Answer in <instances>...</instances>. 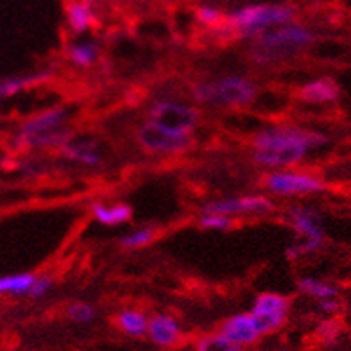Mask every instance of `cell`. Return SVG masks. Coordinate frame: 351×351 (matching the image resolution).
I'll use <instances>...</instances> for the list:
<instances>
[{
  "label": "cell",
  "mask_w": 351,
  "mask_h": 351,
  "mask_svg": "<svg viewBox=\"0 0 351 351\" xmlns=\"http://www.w3.org/2000/svg\"><path fill=\"white\" fill-rule=\"evenodd\" d=\"M52 285H54V280L49 276H36L34 278L33 285H31V291H29V296L31 298H43L51 292Z\"/></svg>",
  "instance_id": "28"
},
{
  "label": "cell",
  "mask_w": 351,
  "mask_h": 351,
  "mask_svg": "<svg viewBox=\"0 0 351 351\" xmlns=\"http://www.w3.org/2000/svg\"><path fill=\"white\" fill-rule=\"evenodd\" d=\"M263 189L274 195L282 197H296V195H312L324 190V181L315 174L296 169H280L271 171L263 178Z\"/></svg>",
  "instance_id": "8"
},
{
  "label": "cell",
  "mask_w": 351,
  "mask_h": 351,
  "mask_svg": "<svg viewBox=\"0 0 351 351\" xmlns=\"http://www.w3.org/2000/svg\"><path fill=\"white\" fill-rule=\"evenodd\" d=\"M69 317L74 321V323H90L95 315V310L92 305H88L84 301H75L66 310Z\"/></svg>",
  "instance_id": "27"
},
{
  "label": "cell",
  "mask_w": 351,
  "mask_h": 351,
  "mask_svg": "<svg viewBox=\"0 0 351 351\" xmlns=\"http://www.w3.org/2000/svg\"><path fill=\"white\" fill-rule=\"evenodd\" d=\"M199 226L212 231H228L235 226V221H233V217H228L222 213L203 212L199 217Z\"/></svg>",
  "instance_id": "25"
},
{
  "label": "cell",
  "mask_w": 351,
  "mask_h": 351,
  "mask_svg": "<svg viewBox=\"0 0 351 351\" xmlns=\"http://www.w3.org/2000/svg\"><path fill=\"white\" fill-rule=\"evenodd\" d=\"M197 22L206 27H217L224 22V14L215 5H201L197 10Z\"/></svg>",
  "instance_id": "26"
},
{
  "label": "cell",
  "mask_w": 351,
  "mask_h": 351,
  "mask_svg": "<svg viewBox=\"0 0 351 351\" xmlns=\"http://www.w3.org/2000/svg\"><path fill=\"white\" fill-rule=\"evenodd\" d=\"M95 19L97 14L90 0H72L66 8V22L75 34L90 31V27L95 23Z\"/></svg>",
  "instance_id": "17"
},
{
  "label": "cell",
  "mask_w": 351,
  "mask_h": 351,
  "mask_svg": "<svg viewBox=\"0 0 351 351\" xmlns=\"http://www.w3.org/2000/svg\"><path fill=\"white\" fill-rule=\"evenodd\" d=\"M154 237H156V231L153 228L143 226L122 235L119 239V242H121V245L125 247V250H140V247H145V245L151 244L154 241Z\"/></svg>",
  "instance_id": "23"
},
{
  "label": "cell",
  "mask_w": 351,
  "mask_h": 351,
  "mask_svg": "<svg viewBox=\"0 0 351 351\" xmlns=\"http://www.w3.org/2000/svg\"><path fill=\"white\" fill-rule=\"evenodd\" d=\"M319 310L323 312V314L333 315L337 314L339 310H341V303L337 301V298H328V300H319Z\"/></svg>",
  "instance_id": "30"
},
{
  "label": "cell",
  "mask_w": 351,
  "mask_h": 351,
  "mask_svg": "<svg viewBox=\"0 0 351 351\" xmlns=\"http://www.w3.org/2000/svg\"><path fill=\"white\" fill-rule=\"evenodd\" d=\"M61 153L63 156L69 158L70 162L77 163L83 167H99L102 163V149L99 142L93 138H72L70 136L63 145H61Z\"/></svg>",
  "instance_id": "13"
},
{
  "label": "cell",
  "mask_w": 351,
  "mask_h": 351,
  "mask_svg": "<svg viewBox=\"0 0 351 351\" xmlns=\"http://www.w3.org/2000/svg\"><path fill=\"white\" fill-rule=\"evenodd\" d=\"M133 210L125 203H95L92 206V217L102 226H121L131 221Z\"/></svg>",
  "instance_id": "18"
},
{
  "label": "cell",
  "mask_w": 351,
  "mask_h": 351,
  "mask_svg": "<svg viewBox=\"0 0 351 351\" xmlns=\"http://www.w3.org/2000/svg\"><path fill=\"white\" fill-rule=\"evenodd\" d=\"M300 99L308 104H330L339 99V86L330 77L312 79L301 86Z\"/></svg>",
  "instance_id": "15"
},
{
  "label": "cell",
  "mask_w": 351,
  "mask_h": 351,
  "mask_svg": "<svg viewBox=\"0 0 351 351\" xmlns=\"http://www.w3.org/2000/svg\"><path fill=\"white\" fill-rule=\"evenodd\" d=\"M296 14L292 4H247L228 16L226 27L244 38H254L267 29L294 22Z\"/></svg>",
  "instance_id": "5"
},
{
  "label": "cell",
  "mask_w": 351,
  "mask_h": 351,
  "mask_svg": "<svg viewBox=\"0 0 351 351\" xmlns=\"http://www.w3.org/2000/svg\"><path fill=\"white\" fill-rule=\"evenodd\" d=\"M51 70H38V72H29V74L13 75V77L0 79V101L10 99L16 93L23 92L31 86L45 83L47 79L51 77Z\"/></svg>",
  "instance_id": "16"
},
{
  "label": "cell",
  "mask_w": 351,
  "mask_h": 351,
  "mask_svg": "<svg viewBox=\"0 0 351 351\" xmlns=\"http://www.w3.org/2000/svg\"><path fill=\"white\" fill-rule=\"evenodd\" d=\"M147 121L162 130L178 134H190L199 122V111L190 104L174 99H158L147 111Z\"/></svg>",
  "instance_id": "7"
},
{
  "label": "cell",
  "mask_w": 351,
  "mask_h": 351,
  "mask_svg": "<svg viewBox=\"0 0 351 351\" xmlns=\"http://www.w3.org/2000/svg\"><path fill=\"white\" fill-rule=\"evenodd\" d=\"M339 330H341V326L335 319H326L317 326V335L324 342H332L339 335Z\"/></svg>",
  "instance_id": "29"
},
{
  "label": "cell",
  "mask_w": 351,
  "mask_h": 351,
  "mask_svg": "<svg viewBox=\"0 0 351 351\" xmlns=\"http://www.w3.org/2000/svg\"><path fill=\"white\" fill-rule=\"evenodd\" d=\"M314 31L296 20L267 29L253 38L250 58L258 65H273L296 56L314 43Z\"/></svg>",
  "instance_id": "2"
},
{
  "label": "cell",
  "mask_w": 351,
  "mask_h": 351,
  "mask_svg": "<svg viewBox=\"0 0 351 351\" xmlns=\"http://www.w3.org/2000/svg\"><path fill=\"white\" fill-rule=\"evenodd\" d=\"M70 110L54 106L43 110L20 125L16 145L27 149L61 147L70 138Z\"/></svg>",
  "instance_id": "3"
},
{
  "label": "cell",
  "mask_w": 351,
  "mask_h": 351,
  "mask_svg": "<svg viewBox=\"0 0 351 351\" xmlns=\"http://www.w3.org/2000/svg\"><path fill=\"white\" fill-rule=\"evenodd\" d=\"M298 289H300L303 294L314 298V300H328V298H337L339 291L337 287L332 285L328 282H323V280H317V278L305 276L301 278L298 282Z\"/></svg>",
  "instance_id": "21"
},
{
  "label": "cell",
  "mask_w": 351,
  "mask_h": 351,
  "mask_svg": "<svg viewBox=\"0 0 351 351\" xmlns=\"http://www.w3.org/2000/svg\"><path fill=\"white\" fill-rule=\"evenodd\" d=\"M66 56H69L70 63H74L75 66L88 69L99 61L101 47L93 40H79V42L70 43L69 49H66Z\"/></svg>",
  "instance_id": "19"
},
{
  "label": "cell",
  "mask_w": 351,
  "mask_h": 351,
  "mask_svg": "<svg viewBox=\"0 0 351 351\" xmlns=\"http://www.w3.org/2000/svg\"><path fill=\"white\" fill-rule=\"evenodd\" d=\"M136 140L145 151L154 154L183 153L190 147V134H178L162 130L153 122H145L136 131Z\"/></svg>",
  "instance_id": "9"
},
{
  "label": "cell",
  "mask_w": 351,
  "mask_h": 351,
  "mask_svg": "<svg viewBox=\"0 0 351 351\" xmlns=\"http://www.w3.org/2000/svg\"><path fill=\"white\" fill-rule=\"evenodd\" d=\"M147 335L158 346L171 348L180 342L181 328L174 317L165 314H158L149 319Z\"/></svg>",
  "instance_id": "14"
},
{
  "label": "cell",
  "mask_w": 351,
  "mask_h": 351,
  "mask_svg": "<svg viewBox=\"0 0 351 351\" xmlns=\"http://www.w3.org/2000/svg\"><path fill=\"white\" fill-rule=\"evenodd\" d=\"M273 351H287V350H283V348H276V350H273Z\"/></svg>",
  "instance_id": "31"
},
{
  "label": "cell",
  "mask_w": 351,
  "mask_h": 351,
  "mask_svg": "<svg viewBox=\"0 0 351 351\" xmlns=\"http://www.w3.org/2000/svg\"><path fill=\"white\" fill-rule=\"evenodd\" d=\"M33 273H11L0 276V296H29L34 282Z\"/></svg>",
  "instance_id": "20"
},
{
  "label": "cell",
  "mask_w": 351,
  "mask_h": 351,
  "mask_svg": "<svg viewBox=\"0 0 351 351\" xmlns=\"http://www.w3.org/2000/svg\"><path fill=\"white\" fill-rule=\"evenodd\" d=\"M117 323H119L122 332H125L131 337H142L147 333L149 319L138 310H124L117 317Z\"/></svg>",
  "instance_id": "22"
},
{
  "label": "cell",
  "mask_w": 351,
  "mask_h": 351,
  "mask_svg": "<svg viewBox=\"0 0 351 351\" xmlns=\"http://www.w3.org/2000/svg\"><path fill=\"white\" fill-rule=\"evenodd\" d=\"M289 222L298 233V241L287 245V258L298 260L323 247L324 228L321 222V215L314 208L292 206L289 210Z\"/></svg>",
  "instance_id": "6"
},
{
  "label": "cell",
  "mask_w": 351,
  "mask_h": 351,
  "mask_svg": "<svg viewBox=\"0 0 351 351\" xmlns=\"http://www.w3.org/2000/svg\"><path fill=\"white\" fill-rule=\"evenodd\" d=\"M326 143L328 138L319 131L298 125H273L254 136L253 162L271 171L291 169L306 158L310 151L323 149Z\"/></svg>",
  "instance_id": "1"
},
{
  "label": "cell",
  "mask_w": 351,
  "mask_h": 351,
  "mask_svg": "<svg viewBox=\"0 0 351 351\" xmlns=\"http://www.w3.org/2000/svg\"><path fill=\"white\" fill-rule=\"evenodd\" d=\"M192 95L197 102L210 106L242 108L250 106L258 95L253 79L241 74H226L215 79H203L194 84Z\"/></svg>",
  "instance_id": "4"
},
{
  "label": "cell",
  "mask_w": 351,
  "mask_h": 351,
  "mask_svg": "<svg viewBox=\"0 0 351 351\" xmlns=\"http://www.w3.org/2000/svg\"><path fill=\"white\" fill-rule=\"evenodd\" d=\"M195 350L197 351H241V346L235 344L233 341H230L228 337H224L221 332L219 333H210V335H204L197 341L195 344Z\"/></svg>",
  "instance_id": "24"
},
{
  "label": "cell",
  "mask_w": 351,
  "mask_h": 351,
  "mask_svg": "<svg viewBox=\"0 0 351 351\" xmlns=\"http://www.w3.org/2000/svg\"><path fill=\"white\" fill-rule=\"evenodd\" d=\"M289 308H291V303L285 296L274 294V292H263L254 300L251 314L258 324L262 335H265V333L282 328L289 315Z\"/></svg>",
  "instance_id": "10"
},
{
  "label": "cell",
  "mask_w": 351,
  "mask_h": 351,
  "mask_svg": "<svg viewBox=\"0 0 351 351\" xmlns=\"http://www.w3.org/2000/svg\"><path fill=\"white\" fill-rule=\"evenodd\" d=\"M221 333L241 348L253 344V342L262 337V332H260L258 324H256L251 312L250 314L247 312L245 314H237L228 319V321H224L221 326Z\"/></svg>",
  "instance_id": "12"
},
{
  "label": "cell",
  "mask_w": 351,
  "mask_h": 351,
  "mask_svg": "<svg viewBox=\"0 0 351 351\" xmlns=\"http://www.w3.org/2000/svg\"><path fill=\"white\" fill-rule=\"evenodd\" d=\"M273 210V201L267 195H239V197L213 199L203 206V212L222 213L228 217L237 215H263Z\"/></svg>",
  "instance_id": "11"
}]
</instances>
